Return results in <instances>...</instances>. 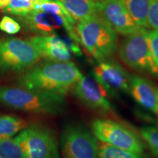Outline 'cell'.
<instances>
[{
  "instance_id": "cell-1",
  "label": "cell",
  "mask_w": 158,
  "mask_h": 158,
  "mask_svg": "<svg viewBox=\"0 0 158 158\" xmlns=\"http://www.w3.org/2000/svg\"><path fill=\"white\" fill-rule=\"evenodd\" d=\"M83 76L73 62L45 59L23 73L18 81L19 87L65 96Z\"/></svg>"
},
{
  "instance_id": "cell-2",
  "label": "cell",
  "mask_w": 158,
  "mask_h": 158,
  "mask_svg": "<svg viewBox=\"0 0 158 158\" xmlns=\"http://www.w3.org/2000/svg\"><path fill=\"white\" fill-rule=\"evenodd\" d=\"M0 104L15 110L56 115L66 107L64 96L21 87L0 86Z\"/></svg>"
},
{
  "instance_id": "cell-3",
  "label": "cell",
  "mask_w": 158,
  "mask_h": 158,
  "mask_svg": "<svg viewBox=\"0 0 158 158\" xmlns=\"http://www.w3.org/2000/svg\"><path fill=\"white\" fill-rule=\"evenodd\" d=\"M76 30L81 43L97 61L109 59L117 50V34L100 15L77 22Z\"/></svg>"
},
{
  "instance_id": "cell-4",
  "label": "cell",
  "mask_w": 158,
  "mask_h": 158,
  "mask_svg": "<svg viewBox=\"0 0 158 158\" xmlns=\"http://www.w3.org/2000/svg\"><path fill=\"white\" fill-rule=\"evenodd\" d=\"M148 31L140 28L126 35L118 47V55L126 65L138 72L158 76V69L150 49Z\"/></svg>"
},
{
  "instance_id": "cell-5",
  "label": "cell",
  "mask_w": 158,
  "mask_h": 158,
  "mask_svg": "<svg viewBox=\"0 0 158 158\" xmlns=\"http://www.w3.org/2000/svg\"><path fill=\"white\" fill-rule=\"evenodd\" d=\"M29 40L10 37L0 38V74L24 73L40 59Z\"/></svg>"
},
{
  "instance_id": "cell-6",
  "label": "cell",
  "mask_w": 158,
  "mask_h": 158,
  "mask_svg": "<svg viewBox=\"0 0 158 158\" xmlns=\"http://www.w3.org/2000/svg\"><path fill=\"white\" fill-rule=\"evenodd\" d=\"M91 130L97 139L102 143L138 153H143L145 150V144L139 136L114 120L96 118L92 122Z\"/></svg>"
},
{
  "instance_id": "cell-7",
  "label": "cell",
  "mask_w": 158,
  "mask_h": 158,
  "mask_svg": "<svg viewBox=\"0 0 158 158\" xmlns=\"http://www.w3.org/2000/svg\"><path fill=\"white\" fill-rule=\"evenodd\" d=\"M61 152L62 158H98V139L83 124H68L61 136Z\"/></svg>"
},
{
  "instance_id": "cell-8",
  "label": "cell",
  "mask_w": 158,
  "mask_h": 158,
  "mask_svg": "<svg viewBox=\"0 0 158 158\" xmlns=\"http://www.w3.org/2000/svg\"><path fill=\"white\" fill-rule=\"evenodd\" d=\"M15 138L26 158H59L56 138L48 128L31 125L23 129Z\"/></svg>"
},
{
  "instance_id": "cell-9",
  "label": "cell",
  "mask_w": 158,
  "mask_h": 158,
  "mask_svg": "<svg viewBox=\"0 0 158 158\" xmlns=\"http://www.w3.org/2000/svg\"><path fill=\"white\" fill-rule=\"evenodd\" d=\"M94 79L108 95L116 98L130 92V76L118 63L107 59L98 61L93 70Z\"/></svg>"
},
{
  "instance_id": "cell-10",
  "label": "cell",
  "mask_w": 158,
  "mask_h": 158,
  "mask_svg": "<svg viewBox=\"0 0 158 158\" xmlns=\"http://www.w3.org/2000/svg\"><path fill=\"white\" fill-rule=\"evenodd\" d=\"M97 6L98 14L116 33L126 36L141 28L132 18L125 0H99Z\"/></svg>"
},
{
  "instance_id": "cell-11",
  "label": "cell",
  "mask_w": 158,
  "mask_h": 158,
  "mask_svg": "<svg viewBox=\"0 0 158 158\" xmlns=\"http://www.w3.org/2000/svg\"><path fill=\"white\" fill-rule=\"evenodd\" d=\"M72 89L73 95L90 109L105 116L113 114L114 106L107 98V93L94 79L82 76Z\"/></svg>"
},
{
  "instance_id": "cell-12",
  "label": "cell",
  "mask_w": 158,
  "mask_h": 158,
  "mask_svg": "<svg viewBox=\"0 0 158 158\" xmlns=\"http://www.w3.org/2000/svg\"><path fill=\"white\" fill-rule=\"evenodd\" d=\"M28 40L35 47L41 58L56 62L70 60L71 52L64 37L51 34L35 36Z\"/></svg>"
},
{
  "instance_id": "cell-13",
  "label": "cell",
  "mask_w": 158,
  "mask_h": 158,
  "mask_svg": "<svg viewBox=\"0 0 158 158\" xmlns=\"http://www.w3.org/2000/svg\"><path fill=\"white\" fill-rule=\"evenodd\" d=\"M157 89L148 79L135 75L130 76L129 93L141 107L158 114Z\"/></svg>"
},
{
  "instance_id": "cell-14",
  "label": "cell",
  "mask_w": 158,
  "mask_h": 158,
  "mask_svg": "<svg viewBox=\"0 0 158 158\" xmlns=\"http://www.w3.org/2000/svg\"><path fill=\"white\" fill-rule=\"evenodd\" d=\"M76 22L98 14L97 2L94 0H57Z\"/></svg>"
},
{
  "instance_id": "cell-15",
  "label": "cell",
  "mask_w": 158,
  "mask_h": 158,
  "mask_svg": "<svg viewBox=\"0 0 158 158\" xmlns=\"http://www.w3.org/2000/svg\"><path fill=\"white\" fill-rule=\"evenodd\" d=\"M27 126V122L18 116L0 115V139L12 138Z\"/></svg>"
},
{
  "instance_id": "cell-16",
  "label": "cell",
  "mask_w": 158,
  "mask_h": 158,
  "mask_svg": "<svg viewBox=\"0 0 158 158\" xmlns=\"http://www.w3.org/2000/svg\"><path fill=\"white\" fill-rule=\"evenodd\" d=\"M125 2L135 22L139 27L149 29L148 24L149 0H125Z\"/></svg>"
},
{
  "instance_id": "cell-17",
  "label": "cell",
  "mask_w": 158,
  "mask_h": 158,
  "mask_svg": "<svg viewBox=\"0 0 158 158\" xmlns=\"http://www.w3.org/2000/svg\"><path fill=\"white\" fill-rule=\"evenodd\" d=\"M98 158H146L143 153L121 149L110 144L98 143Z\"/></svg>"
},
{
  "instance_id": "cell-18",
  "label": "cell",
  "mask_w": 158,
  "mask_h": 158,
  "mask_svg": "<svg viewBox=\"0 0 158 158\" xmlns=\"http://www.w3.org/2000/svg\"><path fill=\"white\" fill-rule=\"evenodd\" d=\"M0 158H26L16 138L0 139Z\"/></svg>"
},
{
  "instance_id": "cell-19",
  "label": "cell",
  "mask_w": 158,
  "mask_h": 158,
  "mask_svg": "<svg viewBox=\"0 0 158 158\" xmlns=\"http://www.w3.org/2000/svg\"><path fill=\"white\" fill-rule=\"evenodd\" d=\"M35 10L51 13L64 18L69 21H75L64 6L57 0H43L41 2L35 5Z\"/></svg>"
},
{
  "instance_id": "cell-20",
  "label": "cell",
  "mask_w": 158,
  "mask_h": 158,
  "mask_svg": "<svg viewBox=\"0 0 158 158\" xmlns=\"http://www.w3.org/2000/svg\"><path fill=\"white\" fill-rule=\"evenodd\" d=\"M3 10L10 14L23 17L35 10V5L29 0H10Z\"/></svg>"
},
{
  "instance_id": "cell-21",
  "label": "cell",
  "mask_w": 158,
  "mask_h": 158,
  "mask_svg": "<svg viewBox=\"0 0 158 158\" xmlns=\"http://www.w3.org/2000/svg\"><path fill=\"white\" fill-rule=\"evenodd\" d=\"M143 140L156 158H158V129L152 126H144L141 129Z\"/></svg>"
},
{
  "instance_id": "cell-22",
  "label": "cell",
  "mask_w": 158,
  "mask_h": 158,
  "mask_svg": "<svg viewBox=\"0 0 158 158\" xmlns=\"http://www.w3.org/2000/svg\"><path fill=\"white\" fill-rule=\"evenodd\" d=\"M0 30L8 35H15L21 30V25L13 18L6 15L0 21Z\"/></svg>"
},
{
  "instance_id": "cell-23",
  "label": "cell",
  "mask_w": 158,
  "mask_h": 158,
  "mask_svg": "<svg viewBox=\"0 0 158 158\" xmlns=\"http://www.w3.org/2000/svg\"><path fill=\"white\" fill-rule=\"evenodd\" d=\"M148 24L149 29L158 31V0H149Z\"/></svg>"
},
{
  "instance_id": "cell-24",
  "label": "cell",
  "mask_w": 158,
  "mask_h": 158,
  "mask_svg": "<svg viewBox=\"0 0 158 158\" xmlns=\"http://www.w3.org/2000/svg\"><path fill=\"white\" fill-rule=\"evenodd\" d=\"M148 39L152 55L158 69V31L151 30L148 31Z\"/></svg>"
},
{
  "instance_id": "cell-25",
  "label": "cell",
  "mask_w": 158,
  "mask_h": 158,
  "mask_svg": "<svg viewBox=\"0 0 158 158\" xmlns=\"http://www.w3.org/2000/svg\"><path fill=\"white\" fill-rule=\"evenodd\" d=\"M10 0H0V9H4L8 5Z\"/></svg>"
},
{
  "instance_id": "cell-26",
  "label": "cell",
  "mask_w": 158,
  "mask_h": 158,
  "mask_svg": "<svg viewBox=\"0 0 158 158\" xmlns=\"http://www.w3.org/2000/svg\"><path fill=\"white\" fill-rule=\"evenodd\" d=\"M157 102H158V89H157Z\"/></svg>"
},
{
  "instance_id": "cell-27",
  "label": "cell",
  "mask_w": 158,
  "mask_h": 158,
  "mask_svg": "<svg viewBox=\"0 0 158 158\" xmlns=\"http://www.w3.org/2000/svg\"><path fill=\"white\" fill-rule=\"evenodd\" d=\"M157 125L158 126V120H157Z\"/></svg>"
},
{
  "instance_id": "cell-28",
  "label": "cell",
  "mask_w": 158,
  "mask_h": 158,
  "mask_svg": "<svg viewBox=\"0 0 158 158\" xmlns=\"http://www.w3.org/2000/svg\"><path fill=\"white\" fill-rule=\"evenodd\" d=\"M94 1H95V0H94ZM96 1H97V2H98V1H99V0H96Z\"/></svg>"
}]
</instances>
